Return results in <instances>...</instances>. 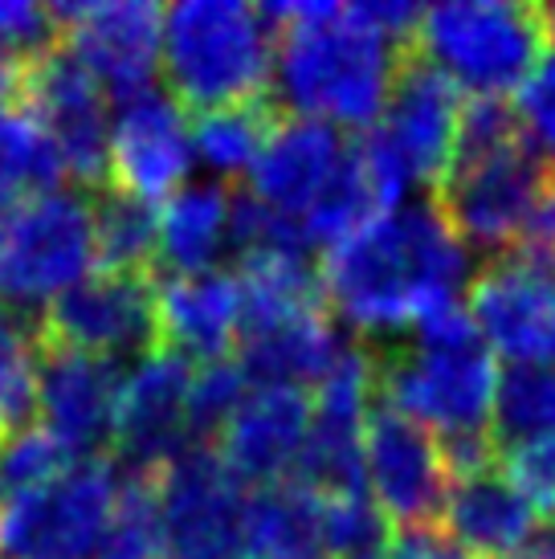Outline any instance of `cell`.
Listing matches in <instances>:
<instances>
[{
	"instance_id": "cell-2",
	"label": "cell",
	"mask_w": 555,
	"mask_h": 559,
	"mask_svg": "<svg viewBox=\"0 0 555 559\" xmlns=\"http://www.w3.org/2000/svg\"><path fill=\"white\" fill-rule=\"evenodd\" d=\"M262 13L270 16L274 33H282L270 82L278 107L343 131L376 127L413 49H397L368 33L347 13V4L286 0L265 4Z\"/></svg>"
},
{
	"instance_id": "cell-40",
	"label": "cell",
	"mask_w": 555,
	"mask_h": 559,
	"mask_svg": "<svg viewBox=\"0 0 555 559\" xmlns=\"http://www.w3.org/2000/svg\"><path fill=\"white\" fill-rule=\"evenodd\" d=\"M21 86H25V62H16L13 53L0 49V107H4V103H16V98H21Z\"/></svg>"
},
{
	"instance_id": "cell-42",
	"label": "cell",
	"mask_w": 555,
	"mask_h": 559,
	"mask_svg": "<svg viewBox=\"0 0 555 559\" xmlns=\"http://www.w3.org/2000/svg\"><path fill=\"white\" fill-rule=\"evenodd\" d=\"M547 21H552V37H555V9H547Z\"/></svg>"
},
{
	"instance_id": "cell-10",
	"label": "cell",
	"mask_w": 555,
	"mask_h": 559,
	"mask_svg": "<svg viewBox=\"0 0 555 559\" xmlns=\"http://www.w3.org/2000/svg\"><path fill=\"white\" fill-rule=\"evenodd\" d=\"M42 340L98 359H139L164 343L155 274L98 270L42 314Z\"/></svg>"
},
{
	"instance_id": "cell-13",
	"label": "cell",
	"mask_w": 555,
	"mask_h": 559,
	"mask_svg": "<svg viewBox=\"0 0 555 559\" xmlns=\"http://www.w3.org/2000/svg\"><path fill=\"white\" fill-rule=\"evenodd\" d=\"M21 103L46 123L66 171L82 188H110V115L107 91L70 49H49L46 58L25 66Z\"/></svg>"
},
{
	"instance_id": "cell-3",
	"label": "cell",
	"mask_w": 555,
	"mask_h": 559,
	"mask_svg": "<svg viewBox=\"0 0 555 559\" xmlns=\"http://www.w3.org/2000/svg\"><path fill=\"white\" fill-rule=\"evenodd\" d=\"M498 376L491 343L462 307L376 352V389H385V404L433 437L494 433Z\"/></svg>"
},
{
	"instance_id": "cell-20",
	"label": "cell",
	"mask_w": 555,
	"mask_h": 559,
	"mask_svg": "<svg viewBox=\"0 0 555 559\" xmlns=\"http://www.w3.org/2000/svg\"><path fill=\"white\" fill-rule=\"evenodd\" d=\"M310 433V401L298 389H253L216 437L221 462L241 481H291Z\"/></svg>"
},
{
	"instance_id": "cell-38",
	"label": "cell",
	"mask_w": 555,
	"mask_h": 559,
	"mask_svg": "<svg viewBox=\"0 0 555 559\" xmlns=\"http://www.w3.org/2000/svg\"><path fill=\"white\" fill-rule=\"evenodd\" d=\"M510 258H519V262L535 265V270H543V274H552L555 278V180L540 197L531 221L523 225L519 246L510 249Z\"/></svg>"
},
{
	"instance_id": "cell-35",
	"label": "cell",
	"mask_w": 555,
	"mask_h": 559,
	"mask_svg": "<svg viewBox=\"0 0 555 559\" xmlns=\"http://www.w3.org/2000/svg\"><path fill=\"white\" fill-rule=\"evenodd\" d=\"M62 21L54 13V4L37 0H0V49L13 53L16 62L33 66L46 58L49 49H58Z\"/></svg>"
},
{
	"instance_id": "cell-17",
	"label": "cell",
	"mask_w": 555,
	"mask_h": 559,
	"mask_svg": "<svg viewBox=\"0 0 555 559\" xmlns=\"http://www.w3.org/2000/svg\"><path fill=\"white\" fill-rule=\"evenodd\" d=\"M197 164L192 123L172 91L123 98L110 115V185L143 201H172Z\"/></svg>"
},
{
	"instance_id": "cell-31",
	"label": "cell",
	"mask_w": 555,
	"mask_h": 559,
	"mask_svg": "<svg viewBox=\"0 0 555 559\" xmlns=\"http://www.w3.org/2000/svg\"><path fill=\"white\" fill-rule=\"evenodd\" d=\"M94 559H168L155 474H127Z\"/></svg>"
},
{
	"instance_id": "cell-39",
	"label": "cell",
	"mask_w": 555,
	"mask_h": 559,
	"mask_svg": "<svg viewBox=\"0 0 555 559\" xmlns=\"http://www.w3.org/2000/svg\"><path fill=\"white\" fill-rule=\"evenodd\" d=\"M371 559H465L441 527H397L380 556Z\"/></svg>"
},
{
	"instance_id": "cell-29",
	"label": "cell",
	"mask_w": 555,
	"mask_h": 559,
	"mask_svg": "<svg viewBox=\"0 0 555 559\" xmlns=\"http://www.w3.org/2000/svg\"><path fill=\"white\" fill-rule=\"evenodd\" d=\"M494 441L498 453L555 437V368H507L494 396Z\"/></svg>"
},
{
	"instance_id": "cell-43",
	"label": "cell",
	"mask_w": 555,
	"mask_h": 559,
	"mask_svg": "<svg viewBox=\"0 0 555 559\" xmlns=\"http://www.w3.org/2000/svg\"><path fill=\"white\" fill-rule=\"evenodd\" d=\"M0 437H4V433H0Z\"/></svg>"
},
{
	"instance_id": "cell-22",
	"label": "cell",
	"mask_w": 555,
	"mask_h": 559,
	"mask_svg": "<svg viewBox=\"0 0 555 559\" xmlns=\"http://www.w3.org/2000/svg\"><path fill=\"white\" fill-rule=\"evenodd\" d=\"M160 331L164 347L185 359H229L241 343V282L225 270L168 274L160 282Z\"/></svg>"
},
{
	"instance_id": "cell-37",
	"label": "cell",
	"mask_w": 555,
	"mask_h": 559,
	"mask_svg": "<svg viewBox=\"0 0 555 559\" xmlns=\"http://www.w3.org/2000/svg\"><path fill=\"white\" fill-rule=\"evenodd\" d=\"M519 115H523L527 135L540 147V156L555 168V46L547 49L535 79L519 94Z\"/></svg>"
},
{
	"instance_id": "cell-1",
	"label": "cell",
	"mask_w": 555,
	"mask_h": 559,
	"mask_svg": "<svg viewBox=\"0 0 555 559\" xmlns=\"http://www.w3.org/2000/svg\"><path fill=\"white\" fill-rule=\"evenodd\" d=\"M474 282V249L437 201H409L368 221L323 262L327 307L364 340H401L458 311Z\"/></svg>"
},
{
	"instance_id": "cell-28",
	"label": "cell",
	"mask_w": 555,
	"mask_h": 559,
	"mask_svg": "<svg viewBox=\"0 0 555 559\" xmlns=\"http://www.w3.org/2000/svg\"><path fill=\"white\" fill-rule=\"evenodd\" d=\"M91 209L98 265L115 274H152V262H160V204L110 185Z\"/></svg>"
},
{
	"instance_id": "cell-5",
	"label": "cell",
	"mask_w": 555,
	"mask_h": 559,
	"mask_svg": "<svg viewBox=\"0 0 555 559\" xmlns=\"http://www.w3.org/2000/svg\"><path fill=\"white\" fill-rule=\"evenodd\" d=\"M552 21L540 4L515 0H446L425 9L416 53L474 98L523 94L547 49Z\"/></svg>"
},
{
	"instance_id": "cell-19",
	"label": "cell",
	"mask_w": 555,
	"mask_h": 559,
	"mask_svg": "<svg viewBox=\"0 0 555 559\" xmlns=\"http://www.w3.org/2000/svg\"><path fill=\"white\" fill-rule=\"evenodd\" d=\"M355 156V140L343 127L323 119H282L265 143L262 159L249 171V197L286 213L303 225L315 204L323 201Z\"/></svg>"
},
{
	"instance_id": "cell-41",
	"label": "cell",
	"mask_w": 555,
	"mask_h": 559,
	"mask_svg": "<svg viewBox=\"0 0 555 559\" xmlns=\"http://www.w3.org/2000/svg\"><path fill=\"white\" fill-rule=\"evenodd\" d=\"M515 559H555V531H543V539L535 547H527L523 556Z\"/></svg>"
},
{
	"instance_id": "cell-18",
	"label": "cell",
	"mask_w": 555,
	"mask_h": 559,
	"mask_svg": "<svg viewBox=\"0 0 555 559\" xmlns=\"http://www.w3.org/2000/svg\"><path fill=\"white\" fill-rule=\"evenodd\" d=\"M470 319L510 368H555V278L519 258H494L470 282Z\"/></svg>"
},
{
	"instance_id": "cell-11",
	"label": "cell",
	"mask_w": 555,
	"mask_h": 559,
	"mask_svg": "<svg viewBox=\"0 0 555 559\" xmlns=\"http://www.w3.org/2000/svg\"><path fill=\"white\" fill-rule=\"evenodd\" d=\"M192 376H197V364L172 347H155L123 372L119 417H115V457L127 474H160L180 453L197 450Z\"/></svg>"
},
{
	"instance_id": "cell-25",
	"label": "cell",
	"mask_w": 555,
	"mask_h": 559,
	"mask_svg": "<svg viewBox=\"0 0 555 559\" xmlns=\"http://www.w3.org/2000/svg\"><path fill=\"white\" fill-rule=\"evenodd\" d=\"M241 559H327L319 498L298 481H278L249 495Z\"/></svg>"
},
{
	"instance_id": "cell-15",
	"label": "cell",
	"mask_w": 555,
	"mask_h": 559,
	"mask_svg": "<svg viewBox=\"0 0 555 559\" xmlns=\"http://www.w3.org/2000/svg\"><path fill=\"white\" fill-rule=\"evenodd\" d=\"M70 37V53L91 70L98 86L119 103L152 91L164 66V9L152 0H103V4H54Z\"/></svg>"
},
{
	"instance_id": "cell-32",
	"label": "cell",
	"mask_w": 555,
	"mask_h": 559,
	"mask_svg": "<svg viewBox=\"0 0 555 559\" xmlns=\"http://www.w3.org/2000/svg\"><path fill=\"white\" fill-rule=\"evenodd\" d=\"M74 462L78 457H70L37 420L4 433L0 437V511L49 490Z\"/></svg>"
},
{
	"instance_id": "cell-6",
	"label": "cell",
	"mask_w": 555,
	"mask_h": 559,
	"mask_svg": "<svg viewBox=\"0 0 555 559\" xmlns=\"http://www.w3.org/2000/svg\"><path fill=\"white\" fill-rule=\"evenodd\" d=\"M462 91L437 74L421 53H409L385 115L359 140L380 204L401 209L416 185L441 188L462 131Z\"/></svg>"
},
{
	"instance_id": "cell-23",
	"label": "cell",
	"mask_w": 555,
	"mask_h": 559,
	"mask_svg": "<svg viewBox=\"0 0 555 559\" xmlns=\"http://www.w3.org/2000/svg\"><path fill=\"white\" fill-rule=\"evenodd\" d=\"M355 335H343L331 311H315L291 323L241 340V372L258 389H319L335 372Z\"/></svg>"
},
{
	"instance_id": "cell-24",
	"label": "cell",
	"mask_w": 555,
	"mask_h": 559,
	"mask_svg": "<svg viewBox=\"0 0 555 559\" xmlns=\"http://www.w3.org/2000/svg\"><path fill=\"white\" fill-rule=\"evenodd\" d=\"M233 246V192L221 180L185 185L160 209V262L168 274L216 270Z\"/></svg>"
},
{
	"instance_id": "cell-9",
	"label": "cell",
	"mask_w": 555,
	"mask_h": 559,
	"mask_svg": "<svg viewBox=\"0 0 555 559\" xmlns=\"http://www.w3.org/2000/svg\"><path fill=\"white\" fill-rule=\"evenodd\" d=\"M127 469L115 457L74 462L42 495L0 511L4 559H82L107 531Z\"/></svg>"
},
{
	"instance_id": "cell-21",
	"label": "cell",
	"mask_w": 555,
	"mask_h": 559,
	"mask_svg": "<svg viewBox=\"0 0 555 559\" xmlns=\"http://www.w3.org/2000/svg\"><path fill=\"white\" fill-rule=\"evenodd\" d=\"M540 511L503 474V466L449 486L441 531L465 559H515L543 539Z\"/></svg>"
},
{
	"instance_id": "cell-16",
	"label": "cell",
	"mask_w": 555,
	"mask_h": 559,
	"mask_svg": "<svg viewBox=\"0 0 555 559\" xmlns=\"http://www.w3.org/2000/svg\"><path fill=\"white\" fill-rule=\"evenodd\" d=\"M123 368L115 359H98L62 343L42 340L37 364V425L46 429L70 457H103L115 445Z\"/></svg>"
},
{
	"instance_id": "cell-8",
	"label": "cell",
	"mask_w": 555,
	"mask_h": 559,
	"mask_svg": "<svg viewBox=\"0 0 555 559\" xmlns=\"http://www.w3.org/2000/svg\"><path fill=\"white\" fill-rule=\"evenodd\" d=\"M552 180L555 168L523 140L491 156L458 159L437 188V204L465 246L507 258Z\"/></svg>"
},
{
	"instance_id": "cell-14",
	"label": "cell",
	"mask_w": 555,
	"mask_h": 559,
	"mask_svg": "<svg viewBox=\"0 0 555 559\" xmlns=\"http://www.w3.org/2000/svg\"><path fill=\"white\" fill-rule=\"evenodd\" d=\"M368 495L397 527H437L449 498L446 457L437 437L404 413L376 404L364 433Z\"/></svg>"
},
{
	"instance_id": "cell-36",
	"label": "cell",
	"mask_w": 555,
	"mask_h": 559,
	"mask_svg": "<svg viewBox=\"0 0 555 559\" xmlns=\"http://www.w3.org/2000/svg\"><path fill=\"white\" fill-rule=\"evenodd\" d=\"M498 466L523 490L527 502L540 511V519L555 523V437L552 441H527V445L503 450Z\"/></svg>"
},
{
	"instance_id": "cell-12",
	"label": "cell",
	"mask_w": 555,
	"mask_h": 559,
	"mask_svg": "<svg viewBox=\"0 0 555 559\" xmlns=\"http://www.w3.org/2000/svg\"><path fill=\"white\" fill-rule=\"evenodd\" d=\"M246 481L209 445L180 453L155 474L168 559H241L246 535Z\"/></svg>"
},
{
	"instance_id": "cell-34",
	"label": "cell",
	"mask_w": 555,
	"mask_h": 559,
	"mask_svg": "<svg viewBox=\"0 0 555 559\" xmlns=\"http://www.w3.org/2000/svg\"><path fill=\"white\" fill-rule=\"evenodd\" d=\"M246 396L249 376L241 372L237 359L197 364V376H192V437H197V445L216 441Z\"/></svg>"
},
{
	"instance_id": "cell-27",
	"label": "cell",
	"mask_w": 555,
	"mask_h": 559,
	"mask_svg": "<svg viewBox=\"0 0 555 559\" xmlns=\"http://www.w3.org/2000/svg\"><path fill=\"white\" fill-rule=\"evenodd\" d=\"M278 123H282V115H278V103L270 94L249 98V103H233V107L221 110H204L197 127H192L197 164L213 171V180L249 176L253 164L262 159Z\"/></svg>"
},
{
	"instance_id": "cell-30",
	"label": "cell",
	"mask_w": 555,
	"mask_h": 559,
	"mask_svg": "<svg viewBox=\"0 0 555 559\" xmlns=\"http://www.w3.org/2000/svg\"><path fill=\"white\" fill-rule=\"evenodd\" d=\"M37 364L42 331L33 319L0 302V433L37 420Z\"/></svg>"
},
{
	"instance_id": "cell-33",
	"label": "cell",
	"mask_w": 555,
	"mask_h": 559,
	"mask_svg": "<svg viewBox=\"0 0 555 559\" xmlns=\"http://www.w3.org/2000/svg\"><path fill=\"white\" fill-rule=\"evenodd\" d=\"M319 523H323V547L331 559H371L392 539V523L368 490L319 498Z\"/></svg>"
},
{
	"instance_id": "cell-4",
	"label": "cell",
	"mask_w": 555,
	"mask_h": 559,
	"mask_svg": "<svg viewBox=\"0 0 555 559\" xmlns=\"http://www.w3.org/2000/svg\"><path fill=\"white\" fill-rule=\"evenodd\" d=\"M274 25L246 0H180L164 9V74L180 107L221 110L270 94Z\"/></svg>"
},
{
	"instance_id": "cell-26",
	"label": "cell",
	"mask_w": 555,
	"mask_h": 559,
	"mask_svg": "<svg viewBox=\"0 0 555 559\" xmlns=\"http://www.w3.org/2000/svg\"><path fill=\"white\" fill-rule=\"evenodd\" d=\"M66 159L46 123L21 98L0 107V217L66 180Z\"/></svg>"
},
{
	"instance_id": "cell-7",
	"label": "cell",
	"mask_w": 555,
	"mask_h": 559,
	"mask_svg": "<svg viewBox=\"0 0 555 559\" xmlns=\"http://www.w3.org/2000/svg\"><path fill=\"white\" fill-rule=\"evenodd\" d=\"M98 265L94 209L78 192H42L0 217V302L42 323V314Z\"/></svg>"
}]
</instances>
